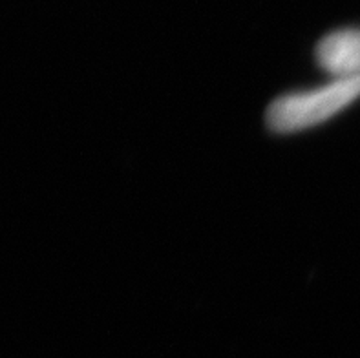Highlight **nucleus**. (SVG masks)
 <instances>
[{
    "instance_id": "nucleus-1",
    "label": "nucleus",
    "mask_w": 360,
    "mask_h": 358,
    "mask_svg": "<svg viewBox=\"0 0 360 358\" xmlns=\"http://www.w3.org/2000/svg\"><path fill=\"white\" fill-rule=\"evenodd\" d=\"M360 97L359 77L335 79L326 87L288 94L267 108V127L278 134L306 130L328 121Z\"/></svg>"
},
{
    "instance_id": "nucleus-2",
    "label": "nucleus",
    "mask_w": 360,
    "mask_h": 358,
    "mask_svg": "<svg viewBox=\"0 0 360 358\" xmlns=\"http://www.w3.org/2000/svg\"><path fill=\"white\" fill-rule=\"evenodd\" d=\"M316 60L335 79L360 75V27L329 33L316 48Z\"/></svg>"
}]
</instances>
